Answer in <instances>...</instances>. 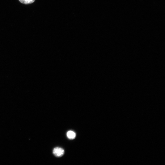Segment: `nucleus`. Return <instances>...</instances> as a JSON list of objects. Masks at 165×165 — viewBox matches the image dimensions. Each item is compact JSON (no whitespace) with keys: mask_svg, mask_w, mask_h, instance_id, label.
Segmentation results:
<instances>
[{"mask_svg":"<svg viewBox=\"0 0 165 165\" xmlns=\"http://www.w3.org/2000/svg\"><path fill=\"white\" fill-rule=\"evenodd\" d=\"M21 3L24 4H29L34 3L35 0H19Z\"/></svg>","mask_w":165,"mask_h":165,"instance_id":"nucleus-3","label":"nucleus"},{"mask_svg":"<svg viewBox=\"0 0 165 165\" xmlns=\"http://www.w3.org/2000/svg\"><path fill=\"white\" fill-rule=\"evenodd\" d=\"M67 137L69 139L73 140L75 138L76 134L75 132L73 131H69L67 133Z\"/></svg>","mask_w":165,"mask_h":165,"instance_id":"nucleus-2","label":"nucleus"},{"mask_svg":"<svg viewBox=\"0 0 165 165\" xmlns=\"http://www.w3.org/2000/svg\"><path fill=\"white\" fill-rule=\"evenodd\" d=\"M64 150L62 148L59 147L55 148L53 150V154L54 155L57 157H60L62 156L64 154Z\"/></svg>","mask_w":165,"mask_h":165,"instance_id":"nucleus-1","label":"nucleus"}]
</instances>
